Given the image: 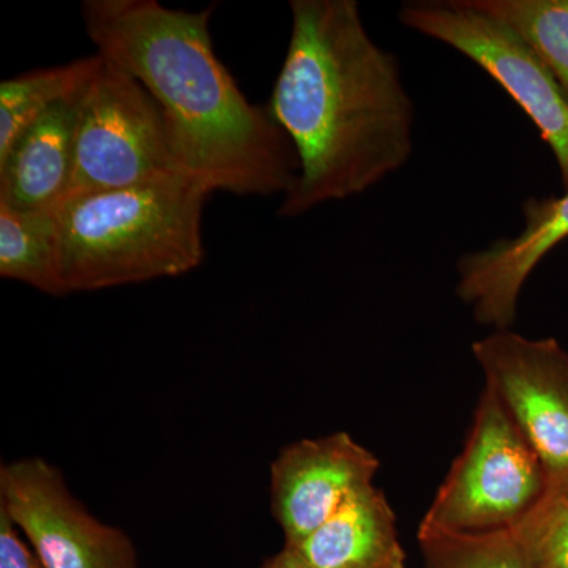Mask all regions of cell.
Instances as JSON below:
<instances>
[{
    "instance_id": "cell-1",
    "label": "cell",
    "mask_w": 568,
    "mask_h": 568,
    "mask_svg": "<svg viewBox=\"0 0 568 568\" xmlns=\"http://www.w3.org/2000/svg\"><path fill=\"white\" fill-rule=\"evenodd\" d=\"M290 7V47L267 108L298 162L282 216L357 196L402 170L416 119L398 59L369 37L355 0Z\"/></svg>"
},
{
    "instance_id": "cell-2",
    "label": "cell",
    "mask_w": 568,
    "mask_h": 568,
    "mask_svg": "<svg viewBox=\"0 0 568 568\" xmlns=\"http://www.w3.org/2000/svg\"><path fill=\"white\" fill-rule=\"evenodd\" d=\"M215 6L168 9L156 0H84L85 33L162 110L182 174L209 192L283 196L298 173L290 138L246 100L213 50Z\"/></svg>"
},
{
    "instance_id": "cell-3",
    "label": "cell",
    "mask_w": 568,
    "mask_h": 568,
    "mask_svg": "<svg viewBox=\"0 0 568 568\" xmlns=\"http://www.w3.org/2000/svg\"><path fill=\"white\" fill-rule=\"evenodd\" d=\"M207 189L185 174L74 194L54 209L69 293L181 276L204 260Z\"/></svg>"
},
{
    "instance_id": "cell-4",
    "label": "cell",
    "mask_w": 568,
    "mask_h": 568,
    "mask_svg": "<svg viewBox=\"0 0 568 568\" xmlns=\"http://www.w3.org/2000/svg\"><path fill=\"white\" fill-rule=\"evenodd\" d=\"M548 473L491 387L420 526L455 532L510 529L536 506Z\"/></svg>"
},
{
    "instance_id": "cell-5",
    "label": "cell",
    "mask_w": 568,
    "mask_h": 568,
    "mask_svg": "<svg viewBox=\"0 0 568 568\" xmlns=\"http://www.w3.org/2000/svg\"><path fill=\"white\" fill-rule=\"evenodd\" d=\"M173 174L182 173L162 110L140 81L103 55L82 102L65 197Z\"/></svg>"
},
{
    "instance_id": "cell-6",
    "label": "cell",
    "mask_w": 568,
    "mask_h": 568,
    "mask_svg": "<svg viewBox=\"0 0 568 568\" xmlns=\"http://www.w3.org/2000/svg\"><path fill=\"white\" fill-rule=\"evenodd\" d=\"M402 24L465 55L495 80L555 153L568 190V100L532 48L476 0L403 3Z\"/></svg>"
},
{
    "instance_id": "cell-7",
    "label": "cell",
    "mask_w": 568,
    "mask_h": 568,
    "mask_svg": "<svg viewBox=\"0 0 568 568\" xmlns=\"http://www.w3.org/2000/svg\"><path fill=\"white\" fill-rule=\"evenodd\" d=\"M0 510L44 568H138L132 538L93 517L47 459L0 466Z\"/></svg>"
},
{
    "instance_id": "cell-8",
    "label": "cell",
    "mask_w": 568,
    "mask_h": 568,
    "mask_svg": "<svg viewBox=\"0 0 568 568\" xmlns=\"http://www.w3.org/2000/svg\"><path fill=\"white\" fill-rule=\"evenodd\" d=\"M487 386L521 429L548 477L568 476V353L558 339L510 328L473 345Z\"/></svg>"
},
{
    "instance_id": "cell-9",
    "label": "cell",
    "mask_w": 568,
    "mask_h": 568,
    "mask_svg": "<svg viewBox=\"0 0 568 568\" xmlns=\"http://www.w3.org/2000/svg\"><path fill=\"white\" fill-rule=\"evenodd\" d=\"M379 459L347 433L302 439L271 466V510L295 547L324 525L358 489L373 485Z\"/></svg>"
},
{
    "instance_id": "cell-10",
    "label": "cell",
    "mask_w": 568,
    "mask_h": 568,
    "mask_svg": "<svg viewBox=\"0 0 568 568\" xmlns=\"http://www.w3.org/2000/svg\"><path fill=\"white\" fill-rule=\"evenodd\" d=\"M525 226L515 237L459 257L457 294L478 324L507 331L517 320L519 294L534 268L568 237V190L562 196L529 197Z\"/></svg>"
},
{
    "instance_id": "cell-11",
    "label": "cell",
    "mask_w": 568,
    "mask_h": 568,
    "mask_svg": "<svg viewBox=\"0 0 568 568\" xmlns=\"http://www.w3.org/2000/svg\"><path fill=\"white\" fill-rule=\"evenodd\" d=\"M88 85L43 112L0 153V204L14 211H54L62 203Z\"/></svg>"
},
{
    "instance_id": "cell-12",
    "label": "cell",
    "mask_w": 568,
    "mask_h": 568,
    "mask_svg": "<svg viewBox=\"0 0 568 568\" xmlns=\"http://www.w3.org/2000/svg\"><path fill=\"white\" fill-rule=\"evenodd\" d=\"M291 548L306 568H405L406 562L395 511L375 485L347 497L321 528Z\"/></svg>"
},
{
    "instance_id": "cell-13",
    "label": "cell",
    "mask_w": 568,
    "mask_h": 568,
    "mask_svg": "<svg viewBox=\"0 0 568 568\" xmlns=\"http://www.w3.org/2000/svg\"><path fill=\"white\" fill-rule=\"evenodd\" d=\"M0 276L52 297L70 294L54 211H14L0 204Z\"/></svg>"
},
{
    "instance_id": "cell-14",
    "label": "cell",
    "mask_w": 568,
    "mask_h": 568,
    "mask_svg": "<svg viewBox=\"0 0 568 568\" xmlns=\"http://www.w3.org/2000/svg\"><path fill=\"white\" fill-rule=\"evenodd\" d=\"M102 62L103 55L97 52L67 65L32 70L0 82V153L43 112L84 89Z\"/></svg>"
},
{
    "instance_id": "cell-15",
    "label": "cell",
    "mask_w": 568,
    "mask_h": 568,
    "mask_svg": "<svg viewBox=\"0 0 568 568\" xmlns=\"http://www.w3.org/2000/svg\"><path fill=\"white\" fill-rule=\"evenodd\" d=\"M521 37L568 100V0H476Z\"/></svg>"
},
{
    "instance_id": "cell-16",
    "label": "cell",
    "mask_w": 568,
    "mask_h": 568,
    "mask_svg": "<svg viewBox=\"0 0 568 568\" xmlns=\"http://www.w3.org/2000/svg\"><path fill=\"white\" fill-rule=\"evenodd\" d=\"M418 544L425 568H530L510 529L455 532L418 526Z\"/></svg>"
},
{
    "instance_id": "cell-17",
    "label": "cell",
    "mask_w": 568,
    "mask_h": 568,
    "mask_svg": "<svg viewBox=\"0 0 568 568\" xmlns=\"http://www.w3.org/2000/svg\"><path fill=\"white\" fill-rule=\"evenodd\" d=\"M510 530L530 568H568V476L548 477L544 496Z\"/></svg>"
},
{
    "instance_id": "cell-18",
    "label": "cell",
    "mask_w": 568,
    "mask_h": 568,
    "mask_svg": "<svg viewBox=\"0 0 568 568\" xmlns=\"http://www.w3.org/2000/svg\"><path fill=\"white\" fill-rule=\"evenodd\" d=\"M0 568H44L17 526L0 510Z\"/></svg>"
},
{
    "instance_id": "cell-19",
    "label": "cell",
    "mask_w": 568,
    "mask_h": 568,
    "mask_svg": "<svg viewBox=\"0 0 568 568\" xmlns=\"http://www.w3.org/2000/svg\"><path fill=\"white\" fill-rule=\"evenodd\" d=\"M261 568H306V566L294 548L283 547L282 551L265 560Z\"/></svg>"
}]
</instances>
